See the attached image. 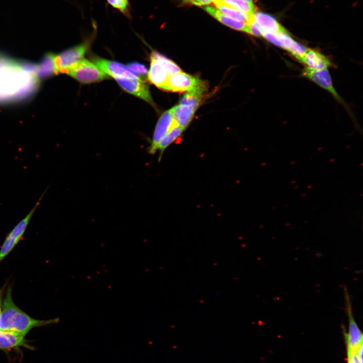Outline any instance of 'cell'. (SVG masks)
<instances>
[{"instance_id": "1", "label": "cell", "mask_w": 363, "mask_h": 363, "mask_svg": "<svg viewBox=\"0 0 363 363\" xmlns=\"http://www.w3.org/2000/svg\"><path fill=\"white\" fill-rule=\"evenodd\" d=\"M12 292V287L9 286L2 302L0 330L26 336L34 328L54 324L59 322L58 318L42 320L31 317L15 304Z\"/></svg>"}, {"instance_id": "2", "label": "cell", "mask_w": 363, "mask_h": 363, "mask_svg": "<svg viewBox=\"0 0 363 363\" xmlns=\"http://www.w3.org/2000/svg\"><path fill=\"white\" fill-rule=\"evenodd\" d=\"M345 309L348 319V331L345 333L347 344V363H363V336L354 318L349 294L344 288Z\"/></svg>"}, {"instance_id": "28", "label": "cell", "mask_w": 363, "mask_h": 363, "mask_svg": "<svg viewBox=\"0 0 363 363\" xmlns=\"http://www.w3.org/2000/svg\"><path fill=\"white\" fill-rule=\"evenodd\" d=\"M244 1H245L246 2H248L249 3H253V0H244Z\"/></svg>"}, {"instance_id": "10", "label": "cell", "mask_w": 363, "mask_h": 363, "mask_svg": "<svg viewBox=\"0 0 363 363\" xmlns=\"http://www.w3.org/2000/svg\"><path fill=\"white\" fill-rule=\"evenodd\" d=\"M302 76L314 82L319 86L329 92L340 103H343L342 98L335 89L331 76L327 69L312 71L305 68L302 72Z\"/></svg>"}, {"instance_id": "23", "label": "cell", "mask_w": 363, "mask_h": 363, "mask_svg": "<svg viewBox=\"0 0 363 363\" xmlns=\"http://www.w3.org/2000/svg\"><path fill=\"white\" fill-rule=\"evenodd\" d=\"M151 54L156 57L163 65L169 76L182 72L180 68L173 61L166 58L157 52L153 51Z\"/></svg>"}, {"instance_id": "21", "label": "cell", "mask_w": 363, "mask_h": 363, "mask_svg": "<svg viewBox=\"0 0 363 363\" xmlns=\"http://www.w3.org/2000/svg\"><path fill=\"white\" fill-rule=\"evenodd\" d=\"M213 3L228 6L249 15L253 14L255 12L254 4L244 0H215Z\"/></svg>"}, {"instance_id": "13", "label": "cell", "mask_w": 363, "mask_h": 363, "mask_svg": "<svg viewBox=\"0 0 363 363\" xmlns=\"http://www.w3.org/2000/svg\"><path fill=\"white\" fill-rule=\"evenodd\" d=\"M150 67L148 73L149 81L160 89H163L169 75L162 64L151 54Z\"/></svg>"}, {"instance_id": "17", "label": "cell", "mask_w": 363, "mask_h": 363, "mask_svg": "<svg viewBox=\"0 0 363 363\" xmlns=\"http://www.w3.org/2000/svg\"><path fill=\"white\" fill-rule=\"evenodd\" d=\"M173 118L178 126L185 130L188 126L195 112L191 107L178 104L174 107Z\"/></svg>"}, {"instance_id": "20", "label": "cell", "mask_w": 363, "mask_h": 363, "mask_svg": "<svg viewBox=\"0 0 363 363\" xmlns=\"http://www.w3.org/2000/svg\"><path fill=\"white\" fill-rule=\"evenodd\" d=\"M54 57L55 54L53 53H48L44 56L39 67L37 69V74L39 77H48L58 73L55 64Z\"/></svg>"}, {"instance_id": "19", "label": "cell", "mask_w": 363, "mask_h": 363, "mask_svg": "<svg viewBox=\"0 0 363 363\" xmlns=\"http://www.w3.org/2000/svg\"><path fill=\"white\" fill-rule=\"evenodd\" d=\"M184 130L178 126L175 127L161 139L157 146V150L159 151V161L161 160L165 149L181 136Z\"/></svg>"}, {"instance_id": "24", "label": "cell", "mask_w": 363, "mask_h": 363, "mask_svg": "<svg viewBox=\"0 0 363 363\" xmlns=\"http://www.w3.org/2000/svg\"><path fill=\"white\" fill-rule=\"evenodd\" d=\"M112 8L117 10L127 18H132L130 4L129 0H106Z\"/></svg>"}, {"instance_id": "7", "label": "cell", "mask_w": 363, "mask_h": 363, "mask_svg": "<svg viewBox=\"0 0 363 363\" xmlns=\"http://www.w3.org/2000/svg\"><path fill=\"white\" fill-rule=\"evenodd\" d=\"M122 89L130 94L139 97L151 105L154 102L151 97L149 88L140 77L114 78Z\"/></svg>"}, {"instance_id": "15", "label": "cell", "mask_w": 363, "mask_h": 363, "mask_svg": "<svg viewBox=\"0 0 363 363\" xmlns=\"http://www.w3.org/2000/svg\"><path fill=\"white\" fill-rule=\"evenodd\" d=\"M204 9L208 13L221 23L232 29L246 32L247 22L237 21L228 17L216 8L212 6H207L204 8Z\"/></svg>"}, {"instance_id": "4", "label": "cell", "mask_w": 363, "mask_h": 363, "mask_svg": "<svg viewBox=\"0 0 363 363\" xmlns=\"http://www.w3.org/2000/svg\"><path fill=\"white\" fill-rule=\"evenodd\" d=\"M262 37L273 44L287 50L298 60L308 49L293 39L286 32L274 33L263 31Z\"/></svg>"}, {"instance_id": "18", "label": "cell", "mask_w": 363, "mask_h": 363, "mask_svg": "<svg viewBox=\"0 0 363 363\" xmlns=\"http://www.w3.org/2000/svg\"><path fill=\"white\" fill-rule=\"evenodd\" d=\"M23 235L15 228L8 233L0 249V263L13 250Z\"/></svg>"}, {"instance_id": "27", "label": "cell", "mask_w": 363, "mask_h": 363, "mask_svg": "<svg viewBox=\"0 0 363 363\" xmlns=\"http://www.w3.org/2000/svg\"><path fill=\"white\" fill-rule=\"evenodd\" d=\"M2 298H3V291L2 290H0V315L2 312Z\"/></svg>"}, {"instance_id": "12", "label": "cell", "mask_w": 363, "mask_h": 363, "mask_svg": "<svg viewBox=\"0 0 363 363\" xmlns=\"http://www.w3.org/2000/svg\"><path fill=\"white\" fill-rule=\"evenodd\" d=\"M299 61L306 66V68L312 71L328 69L331 66L326 56L317 50L309 48Z\"/></svg>"}, {"instance_id": "5", "label": "cell", "mask_w": 363, "mask_h": 363, "mask_svg": "<svg viewBox=\"0 0 363 363\" xmlns=\"http://www.w3.org/2000/svg\"><path fill=\"white\" fill-rule=\"evenodd\" d=\"M91 37L80 44L69 48L58 55L55 54V64L58 73H65L66 69L83 58L87 51L92 38Z\"/></svg>"}, {"instance_id": "3", "label": "cell", "mask_w": 363, "mask_h": 363, "mask_svg": "<svg viewBox=\"0 0 363 363\" xmlns=\"http://www.w3.org/2000/svg\"><path fill=\"white\" fill-rule=\"evenodd\" d=\"M65 73L84 84L96 82L108 77L94 63L84 58L68 68Z\"/></svg>"}, {"instance_id": "16", "label": "cell", "mask_w": 363, "mask_h": 363, "mask_svg": "<svg viewBox=\"0 0 363 363\" xmlns=\"http://www.w3.org/2000/svg\"><path fill=\"white\" fill-rule=\"evenodd\" d=\"M206 89V84L203 82L193 89L187 91L182 98L179 104L188 106L196 111L200 104L202 94Z\"/></svg>"}, {"instance_id": "8", "label": "cell", "mask_w": 363, "mask_h": 363, "mask_svg": "<svg viewBox=\"0 0 363 363\" xmlns=\"http://www.w3.org/2000/svg\"><path fill=\"white\" fill-rule=\"evenodd\" d=\"M203 82L198 77L182 72L169 76L163 90L175 92H187Z\"/></svg>"}, {"instance_id": "14", "label": "cell", "mask_w": 363, "mask_h": 363, "mask_svg": "<svg viewBox=\"0 0 363 363\" xmlns=\"http://www.w3.org/2000/svg\"><path fill=\"white\" fill-rule=\"evenodd\" d=\"M253 16L261 31L274 33L286 32L276 19L270 15L260 12H254Z\"/></svg>"}, {"instance_id": "11", "label": "cell", "mask_w": 363, "mask_h": 363, "mask_svg": "<svg viewBox=\"0 0 363 363\" xmlns=\"http://www.w3.org/2000/svg\"><path fill=\"white\" fill-rule=\"evenodd\" d=\"M33 349L25 339V336L11 332L0 330V350L5 353L20 347Z\"/></svg>"}, {"instance_id": "9", "label": "cell", "mask_w": 363, "mask_h": 363, "mask_svg": "<svg viewBox=\"0 0 363 363\" xmlns=\"http://www.w3.org/2000/svg\"><path fill=\"white\" fill-rule=\"evenodd\" d=\"M92 60L102 71L113 78L140 77L128 67L117 62L98 57H93Z\"/></svg>"}, {"instance_id": "26", "label": "cell", "mask_w": 363, "mask_h": 363, "mask_svg": "<svg viewBox=\"0 0 363 363\" xmlns=\"http://www.w3.org/2000/svg\"><path fill=\"white\" fill-rule=\"evenodd\" d=\"M128 68L135 73L139 75L140 77L141 76H144V77L148 75V71L146 67L139 63H130L128 65Z\"/></svg>"}, {"instance_id": "22", "label": "cell", "mask_w": 363, "mask_h": 363, "mask_svg": "<svg viewBox=\"0 0 363 363\" xmlns=\"http://www.w3.org/2000/svg\"><path fill=\"white\" fill-rule=\"evenodd\" d=\"M214 5L221 13L237 21L247 22L252 15H249L219 3H214Z\"/></svg>"}, {"instance_id": "25", "label": "cell", "mask_w": 363, "mask_h": 363, "mask_svg": "<svg viewBox=\"0 0 363 363\" xmlns=\"http://www.w3.org/2000/svg\"><path fill=\"white\" fill-rule=\"evenodd\" d=\"M246 32L256 37H262L261 30L255 21L253 14L247 22Z\"/></svg>"}, {"instance_id": "6", "label": "cell", "mask_w": 363, "mask_h": 363, "mask_svg": "<svg viewBox=\"0 0 363 363\" xmlns=\"http://www.w3.org/2000/svg\"><path fill=\"white\" fill-rule=\"evenodd\" d=\"M173 108L165 111L159 118L153 133L152 141L148 149L150 154L154 155L157 150L158 145L161 139L173 128L178 126L173 118Z\"/></svg>"}]
</instances>
